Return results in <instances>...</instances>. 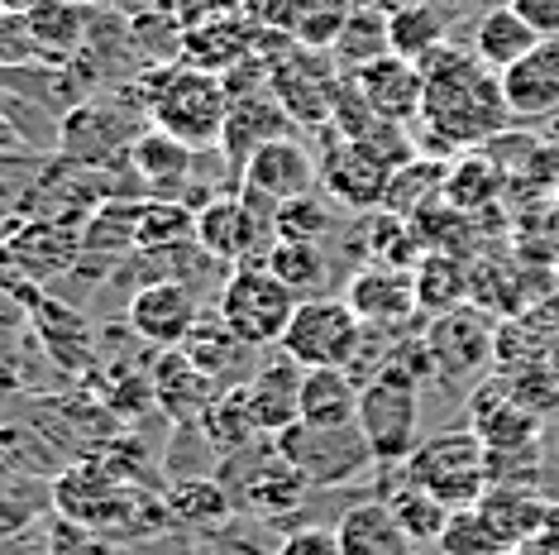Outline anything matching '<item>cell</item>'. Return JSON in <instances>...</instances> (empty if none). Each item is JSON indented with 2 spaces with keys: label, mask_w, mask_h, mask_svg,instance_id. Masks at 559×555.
Here are the masks:
<instances>
[{
  "label": "cell",
  "mask_w": 559,
  "mask_h": 555,
  "mask_svg": "<svg viewBox=\"0 0 559 555\" xmlns=\"http://www.w3.org/2000/svg\"><path fill=\"white\" fill-rule=\"evenodd\" d=\"M426 101H421V134L430 149H474L488 144L512 125L502 96V72H492L474 48L444 44L436 58L421 62Z\"/></svg>",
  "instance_id": "6da1fadb"
},
{
  "label": "cell",
  "mask_w": 559,
  "mask_h": 555,
  "mask_svg": "<svg viewBox=\"0 0 559 555\" xmlns=\"http://www.w3.org/2000/svg\"><path fill=\"white\" fill-rule=\"evenodd\" d=\"M130 92L154 130L182 139L192 149H221L230 96H225V82L215 72H201L192 62H163V68L139 72Z\"/></svg>",
  "instance_id": "7a4b0ae2"
},
{
  "label": "cell",
  "mask_w": 559,
  "mask_h": 555,
  "mask_svg": "<svg viewBox=\"0 0 559 555\" xmlns=\"http://www.w3.org/2000/svg\"><path fill=\"white\" fill-rule=\"evenodd\" d=\"M148 130L144 106L134 101V92H96L78 101L68 116H58V158L78 163V168H110L124 163L134 149V139Z\"/></svg>",
  "instance_id": "3957f363"
},
{
  "label": "cell",
  "mask_w": 559,
  "mask_h": 555,
  "mask_svg": "<svg viewBox=\"0 0 559 555\" xmlns=\"http://www.w3.org/2000/svg\"><path fill=\"white\" fill-rule=\"evenodd\" d=\"M197 245L225 269H269L277 245V201L230 187L197 211Z\"/></svg>",
  "instance_id": "277c9868"
},
{
  "label": "cell",
  "mask_w": 559,
  "mask_h": 555,
  "mask_svg": "<svg viewBox=\"0 0 559 555\" xmlns=\"http://www.w3.org/2000/svg\"><path fill=\"white\" fill-rule=\"evenodd\" d=\"M412 484H421L426 494H436L450 512L478 508V498L488 494V446L478 440L474 426L464 432H436L412 450V460L402 464Z\"/></svg>",
  "instance_id": "5b68a950"
},
{
  "label": "cell",
  "mask_w": 559,
  "mask_h": 555,
  "mask_svg": "<svg viewBox=\"0 0 559 555\" xmlns=\"http://www.w3.org/2000/svg\"><path fill=\"white\" fill-rule=\"evenodd\" d=\"M215 479L225 484L235 512L245 517H287L292 508H301V498L311 494L307 479L292 470V460L277 450V440H253V446L221 456Z\"/></svg>",
  "instance_id": "8992f818"
},
{
  "label": "cell",
  "mask_w": 559,
  "mask_h": 555,
  "mask_svg": "<svg viewBox=\"0 0 559 555\" xmlns=\"http://www.w3.org/2000/svg\"><path fill=\"white\" fill-rule=\"evenodd\" d=\"M359 432L368 436L378 464H406L421 446V378L406 369H383L359 388Z\"/></svg>",
  "instance_id": "52a82bcc"
},
{
  "label": "cell",
  "mask_w": 559,
  "mask_h": 555,
  "mask_svg": "<svg viewBox=\"0 0 559 555\" xmlns=\"http://www.w3.org/2000/svg\"><path fill=\"white\" fill-rule=\"evenodd\" d=\"M297 307V293L287 283H277L269 269H230V278H221V293H215L221 321L253 350L283 345Z\"/></svg>",
  "instance_id": "ba28073f"
},
{
  "label": "cell",
  "mask_w": 559,
  "mask_h": 555,
  "mask_svg": "<svg viewBox=\"0 0 559 555\" xmlns=\"http://www.w3.org/2000/svg\"><path fill=\"white\" fill-rule=\"evenodd\" d=\"M277 450L292 460V470L307 479V488H340L354 484L364 470H373L378 456L368 446V436L359 432V422L349 426H311V422H292L287 432H277Z\"/></svg>",
  "instance_id": "9c48e42d"
},
{
  "label": "cell",
  "mask_w": 559,
  "mask_h": 555,
  "mask_svg": "<svg viewBox=\"0 0 559 555\" xmlns=\"http://www.w3.org/2000/svg\"><path fill=\"white\" fill-rule=\"evenodd\" d=\"M426 355H430V378L444 388L468 383L498 355V326L488 321L483 307H454L444 317L426 321Z\"/></svg>",
  "instance_id": "30bf717a"
},
{
  "label": "cell",
  "mask_w": 559,
  "mask_h": 555,
  "mask_svg": "<svg viewBox=\"0 0 559 555\" xmlns=\"http://www.w3.org/2000/svg\"><path fill=\"white\" fill-rule=\"evenodd\" d=\"M269 68H273V96L283 101L292 125H301V130H330L335 92H340V82H345L340 78V62L330 58L325 48L292 44Z\"/></svg>",
  "instance_id": "8fae6325"
},
{
  "label": "cell",
  "mask_w": 559,
  "mask_h": 555,
  "mask_svg": "<svg viewBox=\"0 0 559 555\" xmlns=\"http://www.w3.org/2000/svg\"><path fill=\"white\" fill-rule=\"evenodd\" d=\"M359 340H364V321L354 317L349 302L316 297L297 307V317H292L277 350H287L301 369H345L354 350H359Z\"/></svg>",
  "instance_id": "7c38bea8"
},
{
  "label": "cell",
  "mask_w": 559,
  "mask_h": 555,
  "mask_svg": "<svg viewBox=\"0 0 559 555\" xmlns=\"http://www.w3.org/2000/svg\"><path fill=\"white\" fill-rule=\"evenodd\" d=\"M201 293L192 283H177V278H158V283L134 287L124 302V326L144 340L148 350H182L187 335L201 321Z\"/></svg>",
  "instance_id": "4fadbf2b"
},
{
  "label": "cell",
  "mask_w": 559,
  "mask_h": 555,
  "mask_svg": "<svg viewBox=\"0 0 559 555\" xmlns=\"http://www.w3.org/2000/svg\"><path fill=\"white\" fill-rule=\"evenodd\" d=\"M392 173L397 168H388L368 144H349V139L330 134L321 154V192L349 211H383Z\"/></svg>",
  "instance_id": "5bb4252c"
},
{
  "label": "cell",
  "mask_w": 559,
  "mask_h": 555,
  "mask_svg": "<svg viewBox=\"0 0 559 555\" xmlns=\"http://www.w3.org/2000/svg\"><path fill=\"white\" fill-rule=\"evenodd\" d=\"M239 187H249V192L269 197V201H292V197H307L321 187V158L311 154L301 139H269L263 149H253V158L239 168Z\"/></svg>",
  "instance_id": "9a60e30c"
},
{
  "label": "cell",
  "mask_w": 559,
  "mask_h": 555,
  "mask_svg": "<svg viewBox=\"0 0 559 555\" xmlns=\"http://www.w3.org/2000/svg\"><path fill=\"white\" fill-rule=\"evenodd\" d=\"M354 86L368 96V106L378 110V120L388 125H421V101H426V72L421 62L402 58V54H383L364 68L349 72Z\"/></svg>",
  "instance_id": "2e32d148"
},
{
  "label": "cell",
  "mask_w": 559,
  "mask_h": 555,
  "mask_svg": "<svg viewBox=\"0 0 559 555\" xmlns=\"http://www.w3.org/2000/svg\"><path fill=\"white\" fill-rule=\"evenodd\" d=\"M345 302L364 326H412L421 317V307H416V273L392 269V263H364V269H354Z\"/></svg>",
  "instance_id": "e0dca14e"
},
{
  "label": "cell",
  "mask_w": 559,
  "mask_h": 555,
  "mask_svg": "<svg viewBox=\"0 0 559 555\" xmlns=\"http://www.w3.org/2000/svg\"><path fill=\"white\" fill-rule=\"evenodd\" d=\"M540 412H531L526 402L512 398L507 383H483L474 402H468V426L478 432V440L488 450H521V446H536L540 440Z\"/></svg>",
  "instance_id": "ac0fdd59"
},
{
  "label": "cell",
  "mask_w": 559,
  "mask_h": 555,
  "mask_svg": "<svg viewBox=\"0 0 559 555\" xmlns=\"http://www.w3.org/2000/svg\"><path fill=\"white\" fill-rule=\"evenodd\" d=\"M301 364L287 355V350H273V355H263L253 364L245 393H249V408L259 416L263 436H277L287 432L292 422H297V398H301Z\"/></svg>",
  "instance_id": "d6986e66"
},
{
  "label": "cell",
  "mask_w": 559,
  "mask_h": 555,
  "mask_svg": "<svg viewBox=\"0 0 559 555\" xmlns=\"http://www.w3.org/2000/svg\"><path fill=\"white\" fill-rule=\"evenodd\" d=\"M249 350L253 345H245V340L221 321V311H201V321H197V331L187 335L182 355L192 359L215 388H239V383H249L253 364H259V359H249Z\"/></svg>",
  "instance_id": "ffe728a7"
},
{
  "label": "cell",
  "mask_w": 559,
  "mask_h": 555,
  "mask_svg": "<svg viewBox=\"0 0 559 555\" xmlns=\"http://www.w3.org/2000/svg\"><path fill=\"white\" fill-rule=\"evenodd\" d=\"M502 96L512 120H545L559 110V39H545L531 58L502 72Z\"/></svg>",
  "instance_id": "44dd1931"
},
{
  "label": "cell",
  "mask_w": 559,
  "mask_h": 555,
  "mask_svg": "<svg viewBox=\"0 0 559 555\" xmlns=\"http://www.w3.org/2000/svg\"><path fill=\"white\" fill-rule=\"evenodd\" d=\"M330 532H335L340 555H416V541L402 532L383 498H364L345 508Z\"/></svg>",
  "instance_id": "7402d4cb"
},
{
  "label": "cell",
  "mask_w": 559,
  "mask_h": 555,
  "mask_svg": "<svg viewBox=\"0 0 559 555\" xmlns=\"http://www.w3.org/2000/svg\"><path fill=\"white\" fill-rule=\"evenodd\" d=\"M292 134V116L283 110V101L273 92L263 96H245L230 101V116H225V134H221V154L225 163H235V173L253 158V149H263L269 139Z\"/></svg>",
  "instance_id": "603a6c76"
},
{
  "label": "cell",
  "mask_w": 559,
  "mask_h": 555,
  "mask_svg": "<svg viewBox=\"0 0 559 555\" xmlns=\"http://www.w3.org/2000/svg\"><path fill=\"white\" fill-rule=\"evenodd\" d=\"M253 39H259V24H253L249 15H221V20H206V24H187L182 62L225 78L235 62H245L253 54Z\"/></svg>",
  "instance_id": "cb8c5ba5"
},
{
  "label": "cell",
  "mask_w": 559,
  "mask_h": 555,
  "mask_svg": "<svg viewBox=\"0 0 559 555\" xmlns=\"http://www.w3.org/2000/svg\"><path fill=\"white\" fill-rule=\"evenodd\" d=\"M215 393H221V388H215L211 378L182 355V350H173V355L158 359V369H154V402L173 416V426H201V416H206Z\"/></svg>",
  "instance_id": "d4e9b609"
},
{
  "label": "cell",
  "mask_w": 559,
  "mask_h": 555,
  "mask_svg": "<svg viewBox=\"0 0 559 555\" xmlns=\"http://www.w3.org/2000/svg\"><path fill=\"white\" fill-rule=\"evenodd\" d=\"M545 39L536 29H531L526 20L516 15L507 0H498L492 10H483V15L474 20V39H468V48L488 62L492 72H507V68H516L521 58H531L540 48Z\"/></svg>",
  "instance_id": "484cf974"
},
{
  "label": "cell",
  "mask_w": 559,
  "mask_h": 555,
  "mask_svg": "<svg viewBox=\"0 0 559 555\" xmlns=\"http://www.w3.org/2000/svg\"><path fill=\"white\" fill-rule=\"evenodd\" d=\"M29 20V34L39 44L44 62H72L86 44V29H92V10L78 5V0H34L24 10Z\"/></svg>",
  "instance_id": "4316f807"
},
{
  "label": "cell",
  "mask_w": 559,
  "mask_h": 555,
  "mask_svg": "<svg viewBox=\"0 0 559 555\" xmlns=\"http://www.w3.org/2000/svg\"><path fill=\"white\" fill-rule=\"evenodd\" d=\"M5 249L24 278H53L82 259V231H68V221H34Z\"/></svg>",
  "instance_id": "83f0119b"
},
{
  "label": "cell",
  "mask_w": 559,
  "mask_h": 555,
  "mask_svg": "<svg viewBox=\"0 0 559 555\" xmlns=\"http://www.w3.org/2000/svg\"><path fill=\"white\" fill-rule=\"evenodd\" d=\"M139 221H144V201H130V197L100 201L82 225V255L110 259V263L139 255Z\"/></svg>",
  "instance_id": "f1b7e54d"
},
{
  "label": "cell",
  "mask_w": 559,
  "mask_h": 555,
  "mask_svg": "<svg viewBox=\"0 0 559 555\" xmlns=\"http://www.w3.org/2000/svg\"><path fill=\"white\" fill-rule=\"evenodd\" d=\"M297 422H311V426L359 422V383L349 378V369H307L301 374Z\"/></svg>",
  "instance_id": "f546056e"
},
{
  "label": "cell",
  "mask_w": 559,
  "mask_h": 555,
  "mask_svg": "<svg viewBox=\"0 0 559 555\" xmlns=\"http://www.w3.org/2000/svg\"><path fill=\"white\" fill-rule=\"evenodd\" d=\"M412 273H416V307H421V317H444V311L474 302V278L464 273L454 249H430L426 259H416Z\"/></svg>",
  "instance_id": "4dcf8cb0"
},
{
  "label": "cell",
  "mask_w": 559,
  "mask_h": 555,
  "mask_svg": "<svg viewBox=\"0 0 559 555\" xmlns=\"http://www.w3.org/2000/svg\"><path fill=\"white\" fill-rule=\"evenodd\" d=\"M388 39H392V54L426 62L450 44V20H444L436 0H402L388 15Z\"/></svg>",
  "instance_id": "1f68e13d"
},
{
  "label": "cell",
  "mask_w": 559,
  "mask_h": 555,
  "mask_svg": "<svg viewBox=\"0 0 559 555\" xmlns=\"http://www.w3.org/2000/svg\"><path fill=\"white\" fill-rule=\"evenodd\" d=\"M478 512L498 527V536L512 551L526 546L531 536L555 522V508L545 498H531V488H488V494L478 498Z\"/></svg>",
  "instance_id": "d6a6232c"
},
{
  "label": "cell",
  "mask_w": 559,
  "mask_h": 555,
  "mask_svg": "<svg viewBox=\"0 0 559 555\" xmlns=\"http://www.w3.org/2000/svg\"><path fill=\"white\" fill-rule=\"evenodd\" d=\"M378 498L392 508V517H397L402 532L412 536L416 546H436V541L444 536V527H450V517H454L436 494H426L421 484H412L406 470H397V484H388Z\"/></svg>",
  "instance_id": "836d02e7"
},
{
  "label": "cell",
  "mask_w": 559,
  "mask_h": 555,
  "mask_svg": "<svg viewBox=\"0 0 559 555\" xmlns=\"http://www.w3.org/2000/svg\"><path fill=\"white\" fill-rule=\"evenodd\" d=\"M269 273L277 283H287L297 302L330 297V255L316 239H277L269 255Z\"/></svg>",
  "instance_id": "e575fe53"
},
{
  "label": "cell",
  "mask_w": 559,
  "mask_h": 555,
  "mask_svg": "<svg viewBox=\"0 0 559 555\" xmlns=\"http://www.w3.org/2000/svg\"><path fill=\"white\" fill-rule=\"evenodd\" d=\"M163 503H168V517L173 527H192V532H211V527L230 522L235 503L230 494H225L221 479H177V484L163 494Z\"/></svg>",
  "instance_id": "d590c367"
},
{
  "label": "cell",
  "mask_w": 559,
  "mask_h": 555,
  "mask_svg": "<svg viewBox=\"0 0 559 555\" xmlns=\"http://www.w3.org/2000/svg\"><path fill=\"white\" fill-rule=\"evenodd\" d=\"M201 432H206V440L221 450V456H235V450L263 440V426H259V416H253V408H249L245 383H239V388H221V393H215L206 416H201Z\"/></svg>",
  "instance_id": "8d00e7d4"
},
{
  "label": "cell",
  "mask_w": 559,
  "mask_h": 555,
  "mask_svg": "<svg viewBox=\"0 0 559 555\" xmlns=\"http://www.w3.org/2000/svg\"><path fill=\"white\" fill-rule=\"evenodd\" d=\"M392 54V39H388V10H368V5H354L345 29H340L335 48H330V58L340 62L345 72L364 68V62Z\"/></svg>",
  "instance_id": "74e56055"
},
{
  "label": "cell",
  "mask_w": 559,
  "mask_h": 555,
  "mask_svg": "<svg viewBox=\"0 0 559 555\" xmlns=\"http://www.w3.org/2000/svg\"><path fill=\"white\" fill-rule=\"evenodd\" d=\"M197 239V216L182 201H144V221H139V249L154 255V249H182Z\"/></svg>",
  "instance_id": "f35d334b"
},
{
  "label": "cell",
  "mask_w": 559,
  "mask_h": 555,
  "mask_svg": "<svg viewBox=\"0 0 559 555\" xmlns=\"http://www.w3.org/2000/svg\"><path fill=\"white\" fill-rule=\"evenodd\" d=\"M335 201H330L321 187L316 192H307V197H292V201H283L277 206V239H330L335 235Z\"/></svg>",
  "instance_id": "ab89813d"
},
{
  "label": "cell",
  "mask_w": 559,
  "mask_h": 555,
  "mask_svg": "<svg viewBox=\"0 0 559 555\" xmlns=\"http://www.w3.org/2000/svg\"><path fill=\"white\" fill-rule=\"evenodd\" d=\"M436 546H440V555H516L498 536V527H492L478 508H460V512H454Z\"/></svg>",
  "instance_id": "60d3db41"
},
{
  "label": "cell",
  "mask_w": 559,
  "mask_h": 555,
  "mask_svg": "<svg viewBox=\"0 0 559 555\" xmlns=\"http://www.w3.org/2000/svg\"><path fill=\"white\" fill-rule=\"evenodd\" d=\"M492 197H498V168H492L488 158H460L444 173V201H450L454 211H478V206H488Z\"/></svg>",
  "instance_id": "b9f144b4"
},
{
  "label": "cell",
  "mask_w": 559,
  "mask_h": 555,
  "mask_svg": "<svg viewBox=\"0 0 559 555\" xmlns=\"http://www.w3.org/2000/svg\"><path fill=\"white\" fill-rule=\"evenodd\" d=\"M48 555H110V541H100L96 532H86V527L62 517L53 527V536H48Z\"/></svg>",
  "instance_id": "7bdbcfd3"
},
{
  "label": "cell",
  "mask_w": 559,
  "mask_h": 555,
  "mask_svg": "<svg viewBox=\"0 0 559 555\" xmlns=\"http://www.w3.org/2000/svg\"><path fill=\"white\" fill-rule=\"evenodd\" d=\"M540 39H559V0H507Z\"/></svg>",
  "instance_id": "ee69618b"
},
{
  "label": "cell",
  "mask_w": 559,
  "mask_h": 555,
  "mask_svg": "<svg viewBox=\"0 0 559 555\" xmlns=\"http://www.w3.org/2000/svg\"><path fill=\"white\" fill-rule=\"evenodd\" d=\"M173 10L182 24H206L221 15H245V0H177Z\"/></svg>",
  "instance_id": "f6af8a7d"
},
{
  "label": "cell",
  "mask_w": 559,
  "mask_h": 555,
  "mask_svg": "<svg viewBox=\"0 0 559 555\" xmlns=\"http://www.w3.org/2000/svg\"><path fill=\"white\" fill-rule=\"evenodd\" d=\"M277 555H340V546H335V532H301Z\"/></svg>",
  "instance_id": "bcb514c9"
},
{
  "label": "cell",
  "mask_w": 559,
  "mask_h": 555,
  "mask_svg": "<svg viewBox=\"0 0 559 555\" xmlns=\"http://www.w3.org/2000/svg\"><path fill=\"white\" fill-rule=\"evenodd\" d=\"M516 555H559V512H555V522L545 527V532H536L526 546H516Z\"/></svg>",
  "instance_id": "7dc6e473"
},
{
  "label": "cell",
  "mask_w": 559,
  "mask_h": 555,
  "mask_svg": "<svg viewBox=\"0 0 559 555\" xmlns=\"http://www.w3.org/2000/svg\"><path fill=\"white\" fill-rule=\"evenodd\" d=\"M177 0H110V10H120L124 20H134V15H148V10H173Z\"/></svg>",
  "instance_id": "c3c4849f"
},
{
  "label": "cell",
  "mask_w": 559,
  "mask_h": 555,
  "mask_svg": "<svg viewBox=\"0 0 559 555\" xmlns=\"http://www.w3.org/2000/svg\"><path fill=\"white\" fill-rule=\"evenodd\" d=\"M436 5H440V10H450V5H454V10H464V5H478V10H492V0H436Z\"/></svg>",
  "instance_id": "681fc988"
},
{
  "label": "cell",
  "mask_w": 559,
  "mask_h": 555,
  "mask_svg": "<svg viewBox=\"0 0 559 555\" xmlns=\"http://www.w3.org/2000/svg\"><path fill=\"white\" fill-rule=\"evenodd\" d=\"M354 5H368V10H388V15H392V10H397L402 0H354Z\"/></svg>",
  "instance_id": "f907efd6"
},
{
  "label": "cell",
  "mask_w": 559,
  "mask_h": 555,
  "mask_svg": "<svg viewBox=\"0 0 559 555\" xmlns=\"http://www.w3.org/2000/svg\"><path fill=\"white\" fill-rule=\"evenodd\" d=\"M0 5H5V10H29L34 0H0Z\"/></svg>",
  "instance_id": "816d5d0a"
},
{
  "label": "cell",
  "mask_w": 559,
  "mask_h": 555,
  "mask_svg": "<svg viewBox=\"0 0 559 555\" xmlns=\"http://www.w3.org/2000/svg\"><path fill=\"white\" fill-rule=\"evenodd\" d=\"M78 5H86V10H100V5H110V0H78Z\"/></svg>",
  "instance_id": "f5cc1de1"
},
{
  "label": "cell",
  "mask_w": 559,
  "mask_h": 555,
  "mask_svg": "<svg viewBox=\"0 0 559 555\" xmlns=\"http://www.w3.org/2000/svg\"><path fill=\"white\" fill-rule=\"evenodd\" d=\"M0 15H5V5H0Z\"/></svg>",
  "instance_id": "db71d44e"
}]
</instances>
